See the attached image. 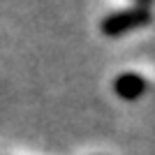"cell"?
<instances>
[{
    "mask_svg": "<svg viewBox=\"0 0 155 155\" xmlns=\"http://www.w3.org/2000/svg\"><path fill=\"white\" fill-rule=\"evenodd\" d=\"M153 21V12L150 7H141L134 5L130 9H120V12H114L109 16H104L102 23H100V30L107 37H120L125 32H132L137 28H143Z\"/></svg>",
    "mask_w": 155,
    "mask_h": 155,
    "instance_id": "6da1fadb",
    "label": "cell"
},
{
    "mask_svg": "<svg viewBox=\"0 0 155 155\" xmlns=\"http://www.w3.org/2000/svg\"><path fill=\"white\" fill-rule=\"evenodd\" d=\"M146 88H148L146 79H143L141 74H137V72H125V74H120V77L114 81L116 95L120 97V100H127V102L139 100V97L146 93Z\"/></svg>",
    "mask_w": 155,
    "mask_h": 155,
    "instance_id": "7a4b0ae2",
    "label": "cell"
},
{
    "mask_svg": "<svg viewBox=\"0 0 155 155\" xmlns=\"http://www.w3.org/2000/svg\"><path fill=\"white\" fill-rule=\"evenodd\" d=\"M137 2H139V5H141V7H150V5H153V2H155V0H137Z\"/></svg>",
    "mask_w": 155,
    "mask_h": 155,
    "instance_id": "3957f363",
    "label": "cell"
}]
</instances>
